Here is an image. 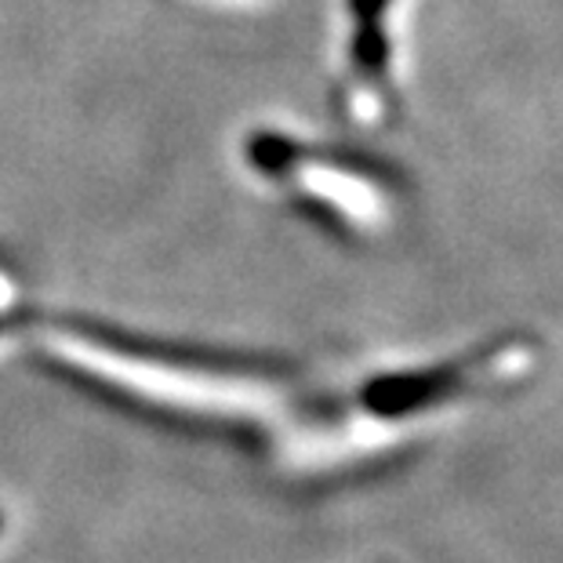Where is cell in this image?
<instances>
[{"label":"cell","mask_w":563,"mask_h":563,"mask_svg":"<svg viewBox=\"0 0 563 563\" xmlns=\"http://www.w3.org/2000/svg\"><path fill=\"white\" fill-rule=\"evenodd\" d=\"M389 8H393V0H356L361 37H356L353 63H356V84H361V91H364L367 121L375 113H386L382 110L386 102L378 99V88L386 84V74H389V47H386V33H382V19H386Z\"/></svg>","instance_id":"cell-1"}]
</instances>
